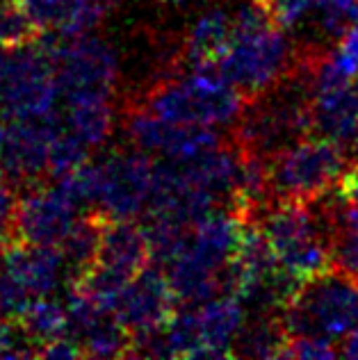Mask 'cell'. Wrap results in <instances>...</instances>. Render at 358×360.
<instances>
[{
    "label": "cell",
    "instance_id": "obj_1",
    "mask_svg": "<svg viewBox=\"0 0 358 360\" xmlns=\"http://www.w3.org/2000/svg\"><path fill=\"white\" fill-rule=\"evenodd\" d=\"M292 62L295 51L288 30L267 14L260 0H253L233 14L229 44L215 66L244 98H253L295 71Z\"/></svg>",
    "mask_w": 358,
    "mask_h": 360
},
{
    "label": "cell",
    "instance_id": "obj_2",
    "mask_svg": "<svg viewBox=\"0 0 358 360\" xmlns=\"http://www.w3.org/2000/svg\"><path fill=\"white\" fill-rule=\"evenodd\" d=\"M158 162L139 148H121L101 162H84L60 176V185L103 219H137L146 214L155 189Z\"/></svg>",
    "mask_w": 358,
    "mask_h": 360
},
{
    "label": "cell",
    "instance_id": "obj_3",
    "mask_svg": "<svg viewBox=\"0 0 358 360\" xmlns=\"http://www.w3.org/2000/svg\"><path fill=\"white\" fill-rule=\"evenodd\" d=\"M244 224L247 221L233 207H215L190 226L181 251L165 264L169 285L178 301L192 306L224 290L226 269L240 246Z\"/></svg>",
    "mask_w": 358,
    "mask_h": 360
},
{
    "label": "cell",
    "instance_id": "obj_4",
    "mask_svg": "<svg viewBox=\"0 0 358 360\" xmlns=\"http://www.w3.org/2000/svg\"><path fill=\"white\" fill-rule=\"evenodd\" d=\"M247 324V306L224 292L192 303L167 321L162 333L130 347V356L169 358H226L235 356V342Z\"/></svg>",
    "mask_w": 358,
    "mask_h": 360
},
{
    "label": "cell",
    "instance_id": "obj_5",
    "mask_svg": "<svg viewBox=\"0 0 358 360\" xmlns=\"http://www.w3.org/2000/svg\"><path fill=\"white\" fill-rule=\"evenodd\" d=\"M313 130V84L306 66L292 71L271 89L253 96L238 119V141L244 153L271 158Z\"/></svg>",
    "mask_w": 358,
    "mask_h": 360
},
{
    "label": "cell",
    "instance_id": "obj_6",
    "mask_svg": "<svg viewBox=\"0 0 358 360\" xmlns=\"http://www.w3.org/2000/svg\"><path fill=\"white\" fill-rule=\"evenodd\" d=\"M153 115L190 126L226 128L244 112V94L217 71V66H190V71L155 84L144 105Z\"/></svg>",
    "mask_w": 358,
    "mask_h": 360
},
{
    "label": "cell",
    "instance_id": "obj_7",
    "mask_svg": "<svg viewBox=\"0 0 358 360\" xmlns=\"http://www.w3.org/2000/svg\"><path fill=\"white\" fill-rule=\"evenodd\" d=\"M279 319L288 338L313 335L343 342L358 326V278L333 267L315 274L299 283L279 310Z\"/></svg>",
    "mask_w": 358,
    "mask_h": 360
},
{
    "label": "cell",
    "instance_id": "obj_8",
    "mask_svg": "<svg viewBox=\"0 0 358 360\" xmlns=\"http://www.w3.org/2000/svg\"><path fill=\"white\" fill-rule=\"evenodd\" d=\"M258 229L265 235L281 271L297 283L331 267L326 231L306 201H279L265 207Z\"/></svg>",
    "mask_w": 358,
    "mask_h": 360
},
{
    "label": "cell",
    "instance_id": "obj_9",
    "mask_svg": "<svg viewBox=\"0 0 358 360\" xmlns=\"http://www.w3.org/2000/svg\"><path fill=\"white\" fill-rule=\"evenodd\" d=\"M267 160L271 194L279 201H315L340 185L350 169L347 150L322 135L301 137Z\"/></svg>",
    "mask_w": 358,
    "mask_h": 360
},
{
    "label": "cell",
    "instance_id": "obj_10",
    "mask_svg": "<svg viewBox=\"0 0 358 360\" xmlns=\"http://www.w3.org/2000/svg\"><path fill=\"white\" fill-rule=\"evenodd\" d=\"M62 89L55 60L46 39L9 49V60L0 78V117L46 119L60 110Z\"/></svg>",
    "mask_w": 358,
    "mask_h": 360
},
{
    "label": "cell",
    "instance_id": "obj_11",
    "mask_svg": "<svg viewBox=\"0 0 358 360\" xmlns=\"http://www.w3.org/2000/svg\"><path fill=\"white\" fill-rule=\"evenodd\" d=\"M49 46L58 71L62 98L110 96L119 80V58L112 46L94 34L71 39L49 34Z\"/></svg>",
    "mask_w": 358,
    "mask_h": 360
},
{
    "label": "cell",
    "instance_id": "obj_12",
    "mask_svg": "<svg viewBox=\"0 0 358 360\" xmlns=\"http://www.w3.org/2000/svg\"><path fill=\"white\" fill-rule=\"evenodd\" d=\"M126 135L135 148L169 162H187L222 146V137L215 128L176 123L146 108L133 110L126 117Z\"/></svg>",
    "mask_w": 358,
    "mask_h": 360
},
{
    "label": "cell",
    "instance_id": "obj_13",
    "mask_svg": "<svg viewBox=\"0 0 358 360\" xmlns=\"http://www.w3.org/2000/svg\"><path fill=\"white\" fill-rule=\"evenodd\" d=\"M84 207L58 183L30 185L18 198L16 240L41 246H60L82 219Z\"/></svg>",
    "mask_w": 358,
    "mask_h": 360
},
{
    "label": "cell",
    "instance_id": "obj_14",
    "mask_svg": "<svg viewBox=\"0 0 358 360\" xmlns=\"http://www.w3.org/2000/svg\"><path fill=\"white\" fill-rule=\"evenodd\" d=\"M176 295L165 269L146 267L128 281V285L121 295L115 315L135 342L155 338L162 333L167 321L174 317L176 312Z\"/></svg>",
    "mask_w": 358,
    "mask_h": 360
},
{
    "label": "cell",
    "instance_id": "obj_15",
    "mask_svg": "<svg viewBox=\"0 0 358 360\" xmlns=\"http://www.w3.org/2000/svg\"><path fill=\"white\" fill-rule=\"evenodd\" d=\"M55 115L46 119L0 117V172L16 185H34L41 176H49Z\"/></svg>",
    "mask_w": 358,
    "mask_h": 360
},
{
    "label": "cell",
    "instance_id": "obj_16",
    "mask_svg": "<svg viewBox=\"0 0 358 360\" xmlns=\"http://www.w3.org/2000/svg\"><path fill=\"white\" fill-rule=\"evenodd\" d=\"M0 260L27 297H51L69 278V267L60 246L9 242L0 249Z\"/></svg>",
    "mask_w": 358,
    "mask_h": 360
},
{
    "label": "cell",
    "instance_id": "obj_17",
    "mask_svg": "<svg viewBox=\"0 0 358 360\" xmlns=\"http://www.w3.org/2000/svg\"><path fill=\"white\" fill-rule=\"evenodd\" d=\"M151 262V246L144 224L135 219H103L94 264L124 278H133Z\"/></svg>",
    "mask_w": 358,
    "mask_h": 360
},
{
    "label": "cell",
    "instance_id": "obj_18",
    "mask_svg": "<svg viewBox=\"0 0 358 360\" xmlns=\"http://www.w3.org/2000/svg\"><path fill=\"white\" fill-rule=\"evenodd\" d=\"M37 30L60 39L89 34L106 16L101 0H18Z\"/></svg>",
    "mask_w": 358,
    "mask_h": 360
},
{
    "label": "cell",
    "instance_id": "obj_19",
    "mask_svg": "<svg viewBox=\"0 0 358 360\" xmlns=\"http://www.w3.org/2000/svg\"><path fill=\"white\" fill-rule=\"evenodd\" d=\"M313 130L358 155V84H338L313 94Z\"/></svg>",
    "mask_w": 358,
    "mask_h": 360
},
{
    "label": "cell",
    "instance_id": "obj_20",
    "mask_svg": "<svg viewBox=\"0 0 358 360\" xmlns=\"http://www.w3.org/2000/svg\"><path fill=\"white\" fill-rule=\"evenodd\" d=\"M60 121L87 148H98L115 128V108L110 96H71L60 103Z\"/></svg>",
    "mask_w": 358,
    "mask_h": 360
},
{
    "label": "cell",
    "instance_id": "obj_21",
    "mask_svg": "<svg viewBox=\"0 0 358 360\" xmlns=\"http://www.w3.org/2000/svg\"><path fill=\"white\" fill-rule=\"evenodd\" d=\"M233 14L224 7H210L196 16L183 41V60L187 66H215L229 44Z\"/></svg>",
    "mask_w": 358,
    "mask_h": 360
},
{
    "label": "cell",
    "instance_id": "obj_22",
    "mask_svg": "<svg viewBox=\"0 0 358 360\" xmlns=\"http://www.w3.org/2000/svg\"><path fill=\"white\" fill-rule=\"evenodd\" d=\"M18 324L25 328V333L32 338L37 347L51 342L55 338L69 335L67 299H58L55 295L32 299L23 310V315L18 317Z\"/></svg>",
    "mask_w": 358,
    "mask_h": 360
},
{
    "label": "cell",
    "instance_id": "obj_23",
    "mask_svg": "<svg viewBox=\"0 0 358 360\" xmlns=\"http://www.w3.org/2000/svg\"><path fill=\"white\" fill-rule=\"evenodd\" d=\"M288 333L279 319V312H258V317L242 326L238 342H235V356L247 358H281L286 347Z\"/></svg>",
    "mask_w": 358,
    "mask_h": 360
},
{
    "label": "cell",
    "instance_id": "obj_24",
    "mask_svg": "<svg viewBox=\"0 0 358 360\" xmlns=\"http://www.w3.org/2000/svg\"><path fill=\"white\" fill-rule=\"evenodd\" d=\"M37 25L18 0H0V46L18 49L37 39Z\"/></svg>",
    "mask_w": 358,
    "mask_h": 360
},
{
    "label": "cell",
    "instance_id": "obj_25",
    "mask_svg": "<svg viewBox=\"0 0 358 360\" xmlns=\"http://www.w3.org/2000/svg\"><path fill=\"white\" fill-rule=\"evenodd\" d=\"M262 7L286 30H297L308 18H313L317 0H260Z\"/></svg>",
    "mask_w": 358,
    "mask_h": 360
},
{
    "label": "cell",
    "instance_id": "obj_26",
    "mask_svg": "<svg viewBox=\"0 0 358 360\" xmlns=\"http://www.w3.org/2000/svg\"><path fill=\"white\" fill-rule=\"evenodd\" d=\"M39 347L18 324V319H0V358H32Z\"/></svg>",
    "mask_w": 358,
    "mask_h": 360
},
{
    "label": "cell",
    "instance_id": "obj_27",
    "mask_svg": "<svg viewBox=\"0 0 358 360\" xmlns=\"http://www.w3.org/2000/svg\"><path fill=\"white\" fill-rule=\"evenodd\" d=\"M335 356H340V349L335 347V342L313 335L288 338L283 352H281V358H299V360H328Z\"/></svg>",
    "mask_w": 358,
    "mask_h": 360
},
{
    "label": "cell",
    "instance_id": "obj_28",
    "mask_svg": "<svg viewBox=\"0 0 358 360\" xmlns=\"http://www.w3.org/2000/svg\"><path fill=\"white\" fill-rule=\"evenodd\" d=\"M16 183L5 172H0V249L16 238V212H18Z\"/></svg>",
    "mask_w": 358,
    "mask_h": 360
},
{
    "label": "cell",
    "instance_id": "obj_29",
    "mask_svg": "<svg viewBox=\"0 0 358 360\" xmlns=\"http://www.w3.org/2000/svg\"><path fill=\"white\" fill-rule=\"evenodd\" d=\"M32 299L0 260V319H18Z\"/></svg>",
    "mask_w": 358,
    "mask_h": 360
},
{
    "label": "cell",
    "instance_id": "obj_30",
    "mask_svg": "<svg viewBox=\"0 0 358 360\" xmlns=\"http://www.w3.org/2000/svg\"><path fill=\"white\" fill-rule=\"evenodd\" d=\"M37 356H44V358H80L84 354H82L80 345L75 342L71 335H62V338H55V340H51V342L41 345Z\"/></svg>",
    "mask_w": 358,
    "mask_h": 360
},
{
    "label": "cell",
    "instance_id": "obj_31",
    "mask_svg": "<svg viewBox=\"0 0 358 360\" xmlns=\"http://www.w3.org/2000/svg\"><path fill=\"white\" fill-rule=\"evenodd\" d=\"M340 187H343V192L358 205V160H356L354 165H350V169H347V174L343 178Z\"/></svg>",
    "mask_w": 358,
    "mask_h": 360
},
{
    "label": "cell",
    "instance_id": "obj_32",
    "mask_svg": "<svg viewBox=\"0 0 358 360\" xmlns=\"http://www.w3.org/2000/svg\"><path fill=\"white\" fill-rule=\"evenodd\" d=\"M340 356H347V358H358V326L352 330L350 335H347L343 342H340Z\"/></svg>",
    "mask_w": 358,
    "mask_h": 360
},
{
    "label": "cell",
    "instance_id": "obj_33",
    "mask_svg": "<svg viewBox=\"0 0 358 360\" xmlns=\"http://www.w3.org/2000/svg\"><path fill=\"white\" fill-rule=\"evenodd\" d=\"M158 3H162V5H167V7H185L190 0H158Z\"/></svg>",
    "mask_w": 358,
    "mask_h": 360
},
{
    "label": "cell",
    "instance_id": "obj_34",
    "mask_svg": "<svg viewBox=\"0 0 358 360\" xmlns=\"http://www.w3.org/2000/svg\"><path fill=\"white\" fill-rule=\"evenodd\" d=\"M101 3L106 5V7H110V5H117V3H121V0H101Z\"/></svg>",
    "mask_w": 358,
    "mask_h": 360
},
{
    "label": "cell",
    "instance_id": "obj_35",
    "mask_svg": "<svg viewBox=\"0 0 358 360\" xmlns=\"http://www.w3.org/2000/svg\"><path fill=\"white\" fill-rule=\"evenodd\" d=\"M356 84H358V82H356Z\"/></svg>",
    "mask_w": 358,
    "mask_h": 360
}]
</instances>
